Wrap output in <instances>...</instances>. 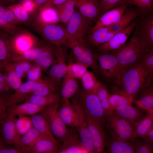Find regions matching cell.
<instances>
[{
	"label": "cell",
	"mask_w": 153,
	"mask_h": 153,
	"mask_svg": "<svg viewBox=\"0 0 153 153\" xmlns=\"http://www.w3.org/2000/svg\"><path fill=\"white\" fill-rule=\"evenodd\" d=\"M59 85L48 75L42 76L35 82L30 94L39 95H49L58 92Z\"/></svg>",
	"instance_id": "ffe728a7"
},
{
	"label": "cell",
	"mask_w": 153,
	"mask_h": 153,
	"mask_svg": "<svg viewBox=\"0 0 153 153\" xmlns=\"http://www.w3.org/2000/svg\"><path fill=\"white\" fill-rule=\"evenodd\" d=\"M116 33L110 30L109 27H103L91 32L87 38L88 44L97 48L110 40Z\"/></svg>",
	"instance_id": "f546056e"
},
{
	"label": "cell",
	"mask_w": 153,
	"mask_h": 153,
	"mask_svg": "<svg viewBox=\"0 0 153 153\" xmlns=\"http://www.w3.org/2000/svg\"><path fill=\"white\" fill-rule=\"evenodd\" d=\"M125 3L103 13L99 18L95 24L91 28V32L103 27H109L118 22L128 8Z\"/></svg>",
	"instance_id": "5bb4252c"
},
{
	"label": "cell",
	"mask_w": 153,
	"mask_h": 153,
	"mask_svg": "<svg viewBox=\"0 0 153 153\" xmlns=\"http://www.w3.org/2000/svg\"><path fill=\"white\" fill-rule=\"evenodd\" d=\"M30 117L33 126L41 134L54 137L47 121L41 113L31 116Z\"/></svg>",
	"instance_id": "f35d334b"
},
{
	"label": "cell",
	"mask_w": 153,
	"mask_h": 153,
	"mask_svg": "<svg viewBox=\"0 0 153 153\" xmlns=\"http://www.w3.org/2000/svg\"><path fill=\"white\" fill-rule=\"evenodd\" d=\"M58 46L46 41H44L42 50L33 62L39 66L43 71H46L55 62Z\"/></svg>",
	"instance_id": "ac0fdd59"
},
{
	"label": "cell",
	"mask_w": 153,
	"mask_h": 153,
	"mask_svg": "<svg viewBox=\"0 0 153 153\" xmlns=\"http://www.w3.org/2000/svg\"><path fill=\"white\" fill-rule=\"evenodd\" d=\"M114 111L119 116L133 126L145 115L142 110L133 107L132 104L121 106Z\"/></svg>",
	"instance_id": "4316f807"
},
{
	"label": "cell",
	"mask_w": 153,
	"mask_h": 153,
	"mask_svg": "<svg viewBox=\"0 0 153 153\" xmlns=\"http://www.w3.org/2000/svg\"><path fill=\"white\" fill-rule=\"evenodd\" d=\"M92 141L96 153H102L105 147L106 136L104 128L84 115Z\"/></svg>",
	"instance_id": "2e32d148"
},
{
	"label": "cell",
	"mask_w": 153,
	"mask_h": 153,
	"mask_svg": "<svg viewBox=\"0 0 153 153\" xmlns=\"http://www.w3.org/2000/svg\"><path fill=\"white\" fill-rule=\"evenodd\" d=\"M75 7V0H67L61 5L53 8L58 14L60 22L65 24L73 14Z\"/></svg>",
	"instance_id": "8d00e7d4"
},
{
	"label": "cell",
	"mask_w": 153,
	"mask_h": 153,
	"mask_svg": "<svg viewBox=\"0 0 153 153\" xmlns=\"http://www.w3.org/2000/svg\"><path fill=\"white\" fill-rule=\"evenodd\" d=\"M143 140L153 145V126L152 127L146 134L143 137Z\"/></svg>",
	"instance_id": "6125c7cd"
},
{
	"label": "cell",
	"mask_w": 153,
	"mask_h": 153,
	"mask_svg": "<svg viewBox=\"0 0 153 153\" xmlns=\"http://www.w3.org/2000/svg\"><path fill=\"white\" fill-rule=\"evenodd\" d=\"M67 0H48L41 7H54L63 3Z\"/></svg>",
	"instance_id": "91938a15"
},
{
	"label": "cell",
	"mask_w": 153,
	"mask_h": 153,
	"mask_svg": "<svg viewBox=\"0 0 153 153\" xmlns=\"http://www.w3.org/2000/svg\"><path fill=\"white\" fill-rule=\"evenodd\" d=\"M75 7L84 17L92 21L100 14L99 1L97 0H75Z\"/></svg>",
	"instance_id": "7402d4cb"
},
{
	"label": "cell",
	"mask_w": 153,
	"mask_h": 153,
	"mask_svg": "<svg viewBox=\"0 0 153 153\" xmlns=\"http://www.w3.org/2000/svg\"><path fill=\"white\" fill-rule=\"evenodd\" d=\"M10 34L0 29V69L10 62L11 52L9 46Z\"/></svg>",
	"instance_id": "836d02e7"
},
{
	"label": "cell",
	"mask_w": 153,
	"mask_h": 153,
	"mask_svg": "<svg viewBox=\"0 0 153 153\" xmlns=\"http://www.w3.org/2000/svg\"><path fill=\"white\" fill-rule=\"evenodd\" d=\"M17 120L16 116L7 114L0 123V132L6 144L12 145L22 150L20 140V136L17 133L16 128Z\"/></svg>",
	"instance_id": "7c38bea8"
},
{
	"label": "cell",
	"mask_w": 153,
	"mask_h": 153,
	"mask_svg": "<svg viewBox=\"0 0 153 153\" xmlns=\"http://www.w3.org/2000/svg\"><path fill=\"white\" fill-rule=\"evenodd\" d=\"M138 10L134 8H127L120 21L116 24L109 27L110 31L117 33L128 26L139 15Z\"/></svg>",
	"instance_id": "e575fe53"
},
{
	"label": "cell",
	"mask_w": 153,
	"mask_h": 153,
	"mask_svg": "<svg viewBox=\"0 0 153 153\" xmlns=\"http://www.w3.org/2000/svg\"><path fill=\"white\" fill-rule=\"evenodd\" d=\"M141 63L153 72V47H149L144 54Z\"/></svg>",
	"instance_id": "f5cc1de1"
},
{
	"label": "cell",
	"mask_w": 153,
	"mask_h": 153,
	"mask_svg": "<svg viewBox=\"0 0 153 153\" xmlns=\"http://www.w3.org/2000/svg\"><path fill=\"white\" fill-rule=\"evenodd\" d=\"M7 7L12 12L20 24L29 25L32 23L33 17L29 14L19 3Z\"/></svg>",
	"instance_id": "60d3db41"
},
{
	"label": "cell",
	"mask_w": 153,
	"mask_h": 153,
	"mask_svg": "<svg viewBox=\"0 0 153 153\" xmlns=\"http://www.w3.org/2000/svg\"><path fill=\"white\" fill-rule=\"evenodd\" d=\"M35 82V81L28 80L23 83L14 92L8 95L7 98L8 107L11 105L24 102L27 95L31 93Z\"/></svg>",
	"instance_id": "4dcf8cb0"
},
{
	"label": "cell",
	"mask_w": 153,
	"mask_h": 153,
	"mask_svg": "<svg viewBox=\"0 0 153 153\" xmlns=\"http://www.w3.org/2000/svg\"><path fill=\"white\" fill-rule=\"evenodd\" d=\"M143 142H135L133 144L135 153H152L153 152V145L143 140Z\"/></svg>",
	"instance_id": "816d5d0a"
},
{
	"label": "cell",
	"mask_w": 153,
	"mask_h": 153,
	"mask_svg": "<svg viewBox=\"0 0 153 153\" xmlns=\"http://www.w3.org/2000/svg\"><path fill=\"white\" fill-rule=\"evenodd\" d=\"M133 99L117 94L109 93L108 100L109 104L114 110L122 106L132 104Z\"/></svg>",
	"instance_id": "7bdbcfd3"
},
{
	"label": "cell",
	"mask_w": 153,
	"mask_h": 153,
	"mask_svg": "<svg viewBox=\"0 0 153 153\" xmlns=\"http://www.w3.org/2000/svg\"><path fill=\"white\" fill-rule=\"evenodd\" d=\"M61 103V102L45 107L40 113L47 121L53 135L62 141L70 131L59 114L58 108Z\"/></svg>",
	"instance_id": "ba28073f"
},
{
	"label": "cell",
	"mask_w": 153,
	"mask_h": 153,
	"mask_svg": "<svg viewBox=\"0 0 153 153\" xmlns=\"http://www.w3.org/2000/svg\"><path fill=\"white\" fill-rule=\"evenodd\" d=\"M0 16L13 24L17 26L20 24L7 6L0 5Z\"/></svg>",
	"instance_id": "c3c4849f"
},
{
	"label": "cell",
	"mask_w": 153,
	"mask_h": 153,
	"mask_svg": "<svg viewBox=\"0 0 153 153\" xmlns=\"http://www.w3.org/2000/svg\"><path fill=\"white\" fill-rule=\"evenodd\" d=\"M94 54L101 75L107 81L112 82L121 69L116 57L110 52Z\"/></svg>",
	"instance_id": "30bf717a"
},
{
	"label": "cell",
	"mask_w": 153,
	"mask_h": 153,
	"mask_svg": "<svg viewBox=\"0 0 153 153\" xmlns=\"http://www.w3.org/2000/svg\"><path fill=\"white\" fill-rule=\"evenodd\" d=\"M106 124L111 137L129 142L133 141V126L114 111L106 117Z\"/></svg>",
	"instance_id": "52a82bcc"
},
{
	"label": "cell",
	"mask_w": 153,
	"mask_h": 153,
	"mask_svg": "<svg viewBox=\"0 0 153 153\" xmlns=\"http://www.w3.org/2000/svg\"><path fill=\"white\" fill-rule=\"evenodd\" d=\"M135 31L150 46L153 47V16L148 15L142 19Z\"/></svg>",
	"instance_id": "d4e9b609"
},
{
	"label": "cell",
	"mask_w": 153,
	"mask_h": 153,
	"mask_svg": "<svg viewBox=\"0 0 153 153\" xmlns=\"http://www.w3.org/2000/svg\"><path fill=\"white\" fill-rule=\"evenodd\" d=\"M126 3V0H99L100 13H103Z\"/></svg>",
	"instance_id": "bcb514c9"
},
{
	"label": "cell",
	"mask_w": 153,
	"mask_h": 153,
	"mask_svg": "<svg viewBox=\"0 0 153 153\" xmlns=\"http://www.w3.org/2000/svg\"><path fill=\"white\" fill-rule=\"evenodd\" d=\"M43 135H44L41 134L37 129L32 127L25 134L20 136L22 150H23V148L31 145Z\"/></svg>",
	"instance_id": "b9f144b4"
},
{
	"label": "cell",
	"mask_w": 153,
	"mask_h": 153,
	"mask_svg": "<svg viewBox=\"0 0 153 153\" xmlns=\"http://www.w3.org/2000/svg\"><path fill=\"white\" fill-rule=\"evenodd\" d=\"M0 153H24L22 150L4 145L0 148Z\"/></svg>",
	"instance_id": "680465c9"
},
{
	"label": "cell",
	"mask_w": 153,
	"mask_h": 153,
	"mask_svg": "<svg viewBox=\"0 0 153 153\" xmlns=\"http://www.w3.org/2000/svg\"><path fill=\"white\" fill-rule=\"evenodd\" d=\"M48 0H35L37 7L38 10L39 8L44 4Z\"/></svg>",
	"instance_id": "e7e4bbea"
},
{
	"label": "cell",
	"mask_w": 153,
	"mask_h": 153,
	"mask_svg": "<svg viewBox=\"0 0 153 153\" xmlns=\"http://www.w3.org/2000/svg\"><path fill=\"white\" fill-rule=\"evenodd\" d=\"M44 41H41L38 46L24 52L13 56L10 61H27L32 63L37 59L41 52L43 46Z\"/></svg>",
	"instance_id": "74e56055"
},
{
	"label": "cell",
	"mask_w": 153,
	"mask_h": 153,
	"mask_svg": "<svg viewBox=\"0 0 153 153\" xmlns=\"http://www.w3.org/2000/svg\"><path fill=\"white\" fill-rule=\"evenodd\" d=\"M66 46L72 49L78 62L88 67H90L96 74H101L99 67L95 54L93 53L88 45L82 44L69 37Z\"/></svg>",
	"instance_id": "9c48e42d"
},
{
	"label": "cell",
	"mask_w": 153,
	"mask_h": 153,
	"mask_svg": "<svg viewBox=\"0 0 153 153\" xmlns=\"http://www.w3.org/2000/svg\"><path fill=\"white\" fill-rule=\"evenodd\" d=\"M20 28L17 26L9 23L0 16V29L10 34L16 32Z\"/></svg>",
	"instance_id": "11a10c76"
},
{
	"label": "cell",
	"mask_w": 153,
	"mask_h": 153,
	"mask_svg": "<svg viewBox=\"0 0 153 153\" xmlns=\"http://www.w3.org/2000/svg\"><path fill=\"white\" fill-rule=\"evenodd\" d=\"M58 113L61 120L66 126L76 128L78 121L77 113L69 100L61 102Z\"/></svg>",
	"instance_id": "83f0119b"
},
{
	"label": "cell",
	"mask_w": 153,
	"mask_h": 153,
	"mask_svg": "<svg viewBox=\"0 0 153 153\" xmlns=\"http://www.w3.org/2000/svg\"><path fill=\"white\" fill-rule=\"evenodd\" d=\"M18 3L29 14L34 17L38 10L35 0H20Z\"/></svg>",
	"instance_id": "f907efd6"
},
{
	"label": "cell",
	"mask_w": 153,
	"mask_h": 153,
	"mask_svg": "<svg viewBox=\"0 0 153 153\" xmlns=\"http://www.w3.org/2000/svg\"><path fill=\"white\" fill-rule=\"evenodd\" d=\"M73 75L77 78L80 79L87 71L88 68L84 65L77 62L72 63L67 65Z\"/></svg>",
	"instance_id": "7dc6e473"
},
{
	"label": "cell",
	"mask_w": 153,
	"mask_h": 153,
	"mask_svg": "<svg viewBox=\"0 0 153 153\" xmlns=\"http://www.w3.org/2000/svg\"><path fill=\"white\" fill-rule=\"evenodd\" d=\"M32 127L30 117L26 116H19L16 122V131L20 136L25 134Z\"/></svg>",
	"instance_id": "ee69618b"
},
{
	"label": "cell",
	"mask_w": 153,
	"mask_h": 153,
	"mask_svg": "<svg viewBox=\"0 0 153 153\" xmlns=\"http://www.w3.org/2000/svg\"><path fill=\"white\" fill-rule=\"evenodd\" d=\"M136 25L134 20L127 27L116 33L110 40L96 48L99 53H106L117 50L126 43Z\"/></svg>",
	"instance_id": "4fadbf2b"
},
{
	"label": "cell",
	"mask_w": 153,
	"mask_h": 153,
	"mask_svg": "<svg viewBox=\"0 0 153 153\" xmlns=\"http://www.w3.org/2000/svg\"><path fill=\"white\" fill-rule=\"evenodd\" d=\"M92 89L100 100L106 117L112 114L114 111L108 102L109 93L106 86L100 82H97Z\"/></svg>",
	"instance_id": "d590c367"
},
{
	"label": "cell",
	"mask_w": 153,
	"mask_h": 153,
	"mask_svg": "<svg viewBox=\"0 0 153 153\" xmlns=\"http://www.w3.org/2000/svg\"><path fill=\"white\" fill-rule=\"evenodd\" d=\"M20 0H0V5L9 6L18 3Z\"/></svg>",
	"instance_id": "be15d7a7"
},
{
	"label": "cell",
	"mask_w": 153,
	"mask_h": 153,
	"mask_svg": "<svg viewBox=\"0 0 153 153\" xmlns=\"http://www.w3.org/2000/svg\"><path fill=\"white\" fill-rule=\"evenodd\" d=\"M149 47L150 46L135 31L122 47L109 52L116 56L122 69L141 63Z\"/></svg>",
	"instance_id": "7a4b0ae2"
},
{
	"label": "cell",
	"mask_w": 153,
	"mask_h": 153,
	"mask_svg": "<svg viewBox=\"0 0 153 153\" xmlns=\"http://www.w3.org/2000/svg\"><path fill=\"white\" fill-rule=\"evenodd\" d=\"M133 139L143 137L153 126V114L149 113L144 116L133 126Z\"/></svg>",
	"instance_id": "d6a6232c"
},
{
	"label": "cell",
	"mask_w": 153,
	"mask_h": 153,
	"mask_svg": "<svg viewBox=\"0 0 153 153\" xmlns=\"http://www.w3.org/2000/svg\"><path fill=\"white\" fill-rule=\"evenodd\" d=\"M4 69L5 75L7 84L13 90H16L23 84L22 78L16 75L10 62L4 66Z\"/></svg>",
	"instance_id": "ab89813d"
},
{
	"label": "cell",
	"mask_w": 153,
	"mask_h": 153,
	"mask_svg": "<svg viewBox=\"0 0 153 153\" xmlns=\"http://www.w3.org/2000/svg\"><path fill=\"white\" fill-rule=\"evenodd\" d=\"M91 24V21L84 17L75 8L65 26L69 37L82 44L87 45L86 36L90 29Z\"/></svg>",
	"instance_id": "5b68a950"
},
{
	"label": "cell",
	"mask_w": 153,
	"mask_h": 153,
	"mask_svg": "<svg viewBox=\"0 0 153 153\" xmlns=\"http://www.w3.org/2000/svg\"><path fill=\"white\" fill-rule=\"evenodd\" d=\"M9 41L10 59L14 55L38 46L41 42V41L29 31L20 28L14 33L10 35Z\"/></svg>",
	"instance_id": "277c9868"
},
{
	"label": "cell",
	"mask_w": 153,
	"mask_h": 153,
	"mask_svg": "<svg viewBox=\"0 0 153 153\" xmlns=\"http://www.w3.org/2000/svg\"><path fill=\"white\" fill-rule=\"evenodd\" d=\"M42 70L38 65L33 63L30 69L26 75L28 80L36 82L42 76Z\"/></svg>",
	"instance_id": "681fc988"
},
{
	"label": "cell",
	"mask_w": 153,
	"mask_h": 153,
	"mask_svg": "<svg viewBox=\"0 0 153 153\" xmlns=\"http://www.w3.org/2000/svg\"><path fill=\"white\" fill-rule=\"evenodd\" d=\"M61 88V102L73 97L78 92L79 83L78 78L72 74L67 66L66 73L63 78Z\"/></svg>",
	"instance_id": "d6986e66"
},
{
	"label": "cell",
	"mask_w": 153,
	"mask_h": 153,
	"mask_svg": "<svg viewBox=\"0 0 153 153\" xmlns=\"http://www.w3.org/2000/svg\"><path fill=\"white\" fill-rule=\"evenodd\" d=\"M81 79L84 89L86 90L92 89L97 82L95 80L92 74L88 71Z\"/></svg>",
	"instance_id": "db71d44e"
},
{
	"label": "cell",
	"mask_w": 153,
	"mask_h": 153,
	"mask_svg": "<svg viewBox=\"0 0 153 153\" xmlns=\"http://www.w3.org/2000/svg\"><path fill=\"white\" fill-rule=\"evenodd\" d=\"M84 115L104 128L106 116L100 100L92 89H84L76 97Z\"/></svg>",
	"instance_id": "3957f363"
},
{
	"label": "cell",
	"mask_w": 153,
	"mask_h": 153,
	"mask_svg": "<svg viewBox=\"0 0 153 153\" xmlns=\"http://www.w3.org/2000/svg\"><path fill=\"white\" fill-rule=\"evenodd\" d=\"M71 104L78 115L76 128L83 146L88 153H96L90 136L84 113L76 97L72 99Z\"/></svg>",
	"instance_id": "8fae6325"
},
{
	"label": "cell",
	"mask_w": 153,
	"mask_h": 153,
	"mask_svg": "<svg viewBox=\"0 0 153 153\" xmlns=\"http://www.w3.org/2000/svg\"><path fill=\"white\" fill-rule=\"evenodd\" d=\"M76 136L73 133L70 131L66 137L62 141V144L59 147L58 153H88Z\"/></svg>",
	"instance_id": "484cf974"
},
{
	"label": "cell",
	"mask_w": 153,
	"mask_h": 153,
	"mask_svg": "<svg viewBox=\"0 0 153 153\" xmlns=\"http://www.w3.org/2000/svg\"><path fill=\"white\" fill-rule=\"evenodd\" d=\"M140 108L153 114V87L152 84L142 89L134 98L133 102Z\"/></svg>",
	"instance_id": "44dd1931"
},
{
	"label": "cell",
	"mask_w": 153,
	"mask_h": 153,
	"mask_svg": "<svg viewBox=\"0 0 153 153\" xmlns=\"http://www.w3.org/2000/svg\"><path fill=\"white\" fill-rule=\"evenodd\" d=\"M32 26L45 41L57 46H66L69 36L65 26L59 23Z\"/></svg>",
	"instance_id": "8992f818"
},
{
	"label": "cell",
	"mask_w": 153,
	"mask_h": 153,
	"mask_svg": "<svg viewBox=\"0 0 153 153\" xmlns=\"http://www.w3.org/2000/svg\"><path fill=\"white\" fill-rule=\"evenodd\" d=\"M128 5L136 7L143 14L147 13L153 8V0H126Z\"/></svg>",
	"instance_id": "f6af8a7d"
},
{
	"label": "cell",
	"mask_w": 153,
	"mask_h": 153,
	"mask_svg": "<svg viewBox=\"0 0 153 153\" xmlns=\"http://www.w3.org/2000/svg\"><path fill=\"white\" fill-rule=\"evenodd\" d=\"M59 22L58 14L54 8L41 7L35 16L31 24L43 25L57 24Z\"/></svg>",
	"instance_id": "603a6c76"
},
{
	"label": "cell",
	"mask_w": 153,
	"mask_h": 153,
	"mask_svg": "<svg viewBox=\"0 0 153 153\" xmlns=\"http://www.w3.org/2000/svg\"><path fill=\"white\" fill-rule=\"evenodd\" d=\"M54 137L43 135L31 146L23 148L25 153H56L59 148Z\"/></svg>",
	"instance_id": "9a60e30c"
},
{
	"label": "cell",
	"mask_w": 153,
	"mask_h": 153,
	"mask_svg": "<svg viewBox=\"0 0 153 153\" xmlns=\"http://www.w3.org/2000/svg\"><path fill=\"white\" fill-rule=\"evenodd\" d=\"M44 107L31 103L24 102L21 104H14L9 106L7 113L14 116H32L40 113Z\"/></svg>",
	"instance_id": "cb8c5ba5"
},
{
	"label": "cell",
	"mask_w": 153,
	"mask_h": 153,
	"mask_svg": "<svg viewBox=\"0 0 153 153\" xmlns=\"http://www.w3.org/2000/svg\"><path fill=\"white\" fill-rule=\"evenodd\" d=\"M6 144L4 142L1 136L0 130V148Z\"/></svg>",
	"instance_id": "03108f58"
},
{
	"label": "cell",
	"mask_w": 153,
	"mask_h": 153,
	"mask_svg": "<svg viewBox=\"0 0 153 153\" xmlns=\"http://www.w3.org/2000/svg\"><path fill=\"white\" fill-rule=\"evenodd\" d=\"M153 72L141 62L121 69L111 85L112 94L134 99L143 88L152 83Z\"/></svg>",
	"instance_id": "6da1fadb"
},
{
	"label": "cell",
	"mask_w": 153,
	"mask_h": 153,
	"mask_svg": "<svg viewBox=\"0 0 153 153\" xmlns=\"http://www.w3.org/2000/svg\"><path fill=\"white\" fill-rule=\"evenodd\" d=\"M13 90L8 85L0 82V94L9 95Z\"/></svg>",
	"instance_id": "94428289"
},
{
	"label": "cell",
	"mask_w": 153,
	"mask_h": 153,
	"mask_svg": "<svg viewBox=\"0 0 153 153\" xmlns=\"http://www.w3.org/2000/svg\"><path fill=\"white\" fill-rule=\"evenodd\" d=\"M106 152L109 153H135L133 143L129 141L117 139L111 136L106 140Z\"/></svg>",
	"instance_id": "f1b7e54d"
},
{
	"label": "cell",
	"mask_w": 153,
	"mask_h": 153,
	"mask_svg": "<svg viewBox=\"0 0 153 153\" xmlns=\"http://www.w3.org/2000/svg\"><path fill=\"white\" fill-rule=\"evenodd\" d=\"M24 102L31 103L39 106L45 107L61 102L60 95L58 92L45 95H39L29 94Z\"/></svg>",
	"instance_id": "1f68e13d"
},
{
	"label": "cell",
	"mask_w": 153,
	"mask_h": 153,
	"mask_svg": "<svg viewBox=\"0 0 153 153\" xmlns=\"http://www.w3.org/2000/svg\"><path fill=\"white\" fill-rule=\"evenodd\" d=\"M8 95L0 94V123L7 114V98Z\"/></svg>",
	"instance_id": "9f6ffc18"
},
{
	"label": "cell",
	"mask_w": 153,
	"mask_h": 153,
	"mask_svg": "<svg viewBox=\"0 0 153 153\" xmlns=\"http://www.w3.org/2000/svg\"><path fill=\"white\" fill-rule=\"evenodd\" d=\"M62 46H58L56 61L47 71L48 75L59 85L65 75L67 70L65 56Z\"/></svg>",
	"instance_id": "e0dca14e"
},
{
	"label": "cell",
	"mask_w": 153,
	"mask_h": 153,
	"mask_svg": "<svg viewBox=\"0 0 153 153\" xmlns=\"http://www.w3.org/2000/svg\"><path fill=\"white\" fill-rule=\"evenodd\" d=\"M12 67L16 75L22 78L26 75L23 69L19 62L11 61Z\"/></svg>",
	"instance_id": "6f0895ef"
}]
</instances>
